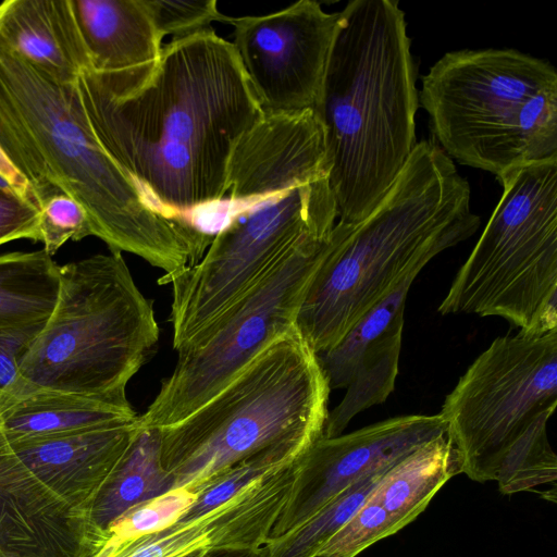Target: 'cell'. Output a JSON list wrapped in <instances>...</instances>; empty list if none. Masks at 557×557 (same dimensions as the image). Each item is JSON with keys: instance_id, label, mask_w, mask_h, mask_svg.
I'll return each instance as SVG.
<instances>
[{"instance_id": "1", "label": "cell", "mask_w": 557, "mask_h": 557, "mask_svg": "<svg viewBox=\"0 0 557 557\" xmlns=\"http://www.w3.org/2000/svg\"><path fill=\"white\" fill-rule=\"evenodd\" d=\"M79 83L104 148L174 213L224 199L234 149L263 114L233 44L211 27L172 39L151 70Z\"/></svg>"}, {"instance_id": "2", "label": "cell", "mask_w": 557, "mask_h": 557, "mask_svg": "<svg viewBox=\"0 0 557 557\" xmlns=\"http://www.w3.org/2000/svg\"><path fill=\"white\" fill-rule=\"evenodd\" d=\"M0 150L40 209L65 194L92 236L173 275L194 265L207 238L184 214L157 205L102 145L78 78L63 82L0 38Z\"/></svg>"}, {"instance_id": "3", "label": "cell", "mask_w": 557, "mask_h": 557, "mask_svg": "<svg viewBox=\"0 0 557 557\" xmlns=\"http://www.w3.org/2000/svg\"><path fill=\"white\" fill-rule=\"evenodd\" d=\"M339 14L314 111L337 218L356 224L379 206L417 145L418 69L398 1L354 0Z\"/></svg>"}, {"instance_id": "4", "label": "cell", "mask_w": 557, "mask_h": 557, "mask_svg": "<svg viewBox=\"0 0 557 557\" xmlns=\"http://www.w3.org/2000/svg\"><path fill=\"white\" fill-rule=\"evenodd\" d=\"M471 189L433 141L417 143L379 206L356 224L337 222L296 327L319 355L334 347L411 272L471 237L481 220Z\"/></svg>"}, {"instance_id": "5", "label": "cell", "mask_w": 557, "mask_h": 557, "mask_svg": "<svg viewBox=\"0 0 557 557\" xmlns=\"http://www.w3.org/2000/svg\"><path fill=\"white\" fill-rule=\"evenodd\" d=\"M419 104L437 146L498 183L557 161V73L515 49L445 53L421 77Z\"/></svg>"}, {"instance_id": "6", "label": "cell", "mask_w": 557, "mask_h": 557, "mask_svg": "<svg viewBox=\"0 0 557 557\" xmlns=\"http://www.w3.org/2000/svg\"><path fill=\"white\" fill-rule=\"evenodd\" d=\"M59 271L54 308L20 357L16 383L5 397L49 389L129 404L126 386L159 341L152 302L121 252L94 255Z\"/></svg>"}, {"instance_id": "7", "label": "cell", "mask_w": 557, "mask_h": 557, "mask_svg": "<svg viewBox=\"0 0 557 557\" xmlns=\"http://www.w3.org/2000/svg\"><path fill=\"white\" fill-rule=\"evenodd\" d=\"M330 387L296 325L182 421L160 428L173 488L196 492L243 459L286 438L323 436Z\"/></svg>"}, {"instance_id": "8", "label": "cell", "mask_w": 557, "mask_h": 557, "mask_svg": "<svg viewBox=\"0 0 557 557\" xmlns=\"http://www.w3.org/2000/svg\"><path fill=\"white\" fill-rule=\"evenodd\" d=\"M499 184L502 197L437 311L499 317L527 332L557 329V161Z\"/></svg>"}, {"instance_id": "9", "label": "cell", "mask_w": 557, "mask_h": 557, "mask_svg": "<svg viewBox=\"0 0 557 557\" xmlns=\"http://www.w3.org/2000/svg\"><path fill=\"white\" fill-rule=\"evenodd\" d=\"M333 244L334 228L329 235L301 238L205 332L177 350L172 373L139 416L140 425L160 429L182 421L290 331Z\"/></svg>"}, {"instance_id": "10", "label": "cell", "mask_w": 557, "mask_h": 557, "mask_svg": "<svg viewBox=\"0 0 557 557\" xmlns=\"http://www.w3.org/2000/svg\"><path fill=\"white\" fill-rule=\"evenodd\" d=\"M557 406V329L495 338L446 396L440 416L461 473L498 482L532 426Z\"/></svg>"}, {"instance_id": "11", "label": "cell", "mask_w": 557, "mask_h": 557, "mask_svg": "<svg viewBox=\"0 0 557 557\" xmlns=\"http://www.w3.org/2000/svg\"><path fill=\"white\" fill-rule=\"evenodd\" d=\"M339 18L313 0L267 15H223L234 26L232 44L263 112L315 109Z\"/></svg>"}, {"instance_id": "12", "label": "cell", "mask_w": 557, "mask_h": 557, "mask_svg": "<svg viewBox=\"0 0 557 557\" xmlns=\"http://www.w3.org/2000/svg\"><path fill=\"white\" fill-rule=\"evenodd\" d=\"M446 429L440 413L406 414L317 440L296 462L289 496L269 540L293 531L339 493L445 435Z\"/></svg>"}, {"instance_id": "13", "label": "cell", "mask_w": 557, "mask_h": 557, "mask_svg": "<svg viewBox=\"0 0 557 557\" xmlns=\"http://www.w3.org/2000/svg\"><path fill=\"white\" fill-rule=\"evenodd\" d=\"M421 271L409 273L331 349L318 355L330 389H345L329 411L323 436L343 434L361 411L386 401L395 388L409 289Z\"/></svg>"}, {"instance_id": "14", "label": "cell", "mask_w": 557, "mask_h": 557, "mask_svg": "<svg viewBox=\"0 0 557 557\" xmlns=\"http://www.w3.org/2000/svg\"><path fill=\"white\" fill-rule=\"evenodd\" d=\"M297 459L226 503L94 557H188L211 549H258L270 537L294 480Z\"/></svg>"}, {"instance_id": "15", "label": "cell", "mask_w": 557, "mask_h": 557, "mask_svg": "<svg viewBox=\"0 0 557 557\" xmlns=\"http://www.w3.org/2000/svg\"><path fill=\"white\" fill-rule=\"evenodd\" d=\"M108 539L0 446L2 557H94Z\"/></svg>"}, {"instance_id": "16", "label": "cell", "mask_w": 557, "mask_h": 557, "mask_svg": "<svg viewBox=\"0 0 557 557\" xmlns=\"http://www.w3.org/2000/svg\"><path fill=\"white\" fill-rule=\"evenodd\" d=\"M461 473L458 453L438 436L392 466L317 557H356L416 519L443 485Z\"/></svg>"}, {"instance_id": "17", "label": "cell", "mask_w": 557, "mask_h": 557, "mask_svg": "<svg viewBox=\"0 0 557 557\" xmlns=\"http://www.w3.org/2000/svg\"><path fill=\"white\" fill-rule=\"evenodd\" d=\"M139 425L138 416L127 422L0 442V446L51 492L73 508L89 513Z\"/></svg>"}, {"instance_id": "18", "label": "cell", "mask_w": 557, "mask_h": 557, "mask_svg": "<svg viewBox=\"0 0 557 557\" xmlns=\"http://www.w3.org/2000/svg\"><path fill=\"white\" fill-rule=\"evenodd\" d=\"M92 72L102 76L151 70L162 39L144 0H71Z\"/></svg>"}, {"instance_id": "19", "label": "cell", "mask_w": 557, "mask_h": 557, "mask_svg": "<svg viewBox=\"0 0 557 557\" xmlns=\"http://www.w3.org/2000/svg\"><path fill=\"white\" fill-rule=\"evenodd\" d=\"M0 38L63 82L92 72L71 0L3 1Z\"/></svg>"}, {"instance_id": "20", "label": "cell", "mask_w": 557, "mask_h": 557, "mask_svg": "<svg viewBox=\"0 0 557 557\" xmlns=\"http://www.w3.org/2000/svg\"><path fill=\"white\" fill-rule=\"evenodd\" d=\"M137 417L131 404L58 391H27L0 400V442L127 422Z\"/></svg>"}, {"instance_id": "21", "label": "cell", "mask_w": 557, "mask_h": 557, "mask_svg": "<svg viewBox=\"0 0 557 557\" xmlns=\"http://www.w3.org/2000/svg\"><path fill=\"white\" fill-rule=\"evenodd\" d=\"M173 479L160 457V432L139 429L129 447L98 493L90 518L102 531L134 507L173 490Z\"/></svg>"}, {"instance_id": "22", "label": "cell", "mask_w": 557, "mask_h": 557, "mask_svg": "<svg viewBox=\"0 0 557 557\" xmlns=\"http://www.w3.org/2000/svg\"><path fill=\"white\" fill-rule=\"evenodd\" d=\"M60 265L44 249L0 255V330L45 322L60 288Z\"/></svg>"}, {"instance_id": "23", "label": "cell", "mask_w": 557, "mask_h": 557, "mask_svg": "<svg viewBox=\"0 0 557 557\" xmlns=\"http://www.w3.org/2000/svg\"><path fill=\"white\" fill-rule=\"evenodd\" d=\"M317 440L307 436L280 441L222 471L196 491V499L180 519L199 517L282 467L298 459Z\"/></svg>"}, {"instance_id": "24", "label": "cell", "mask_w": 557, "mask_h": 557, "mask_svg": "<svg viewBox=\"0 0 557 557\" xmlns=\"http://www.w3.org/2000/svg\"><path fill=\"white\" fill-rule=\"evenodd\" d=\"M388 469L361 479L293 531L268 540L260 548L259 557H317L330 539L351 518Z\"/></svg>"}, {"instance_id": "25", "label": "cell", "mask_w": 557, "mask_h": 557, "mask_svg": "<svg viewBox=\"0 0 557 557\" xmlns=\"http://www.w3.org/2000/svg\"><path fill=\"white\" fill-rule=\"evenodd\" d=\"M195 499L196 492L180 487L134 507L108 528L101 548H114L171 525Z\"/></svg>"}, {"instance_id": "26", "label": "cell", "mask_w": 557, "mask_h": 557, "mask_svg": "<svg viewBox=\"0 0 557 557\" xmlns=\"http://www.w3.org/2000/svg\"><path fill=\"white\" fill-rule=\"evenodd\" d=\"M39 234L44 250L51 257L67 240L92 236L85 209L65 194L48 198L39 209Z\"/></svg>"}, {"instance_id": "27", "label": "cell", "mask_w": 557, "mask_h": 557, "mask_svg": "<svg viewBox=\"0 0 557 557\" xmlns=\"http://www.w3.org/2000/svg\"><path fill=\"white\" fill-rule=\"evenodd\" d=\"M144 1L162 40L168 35H172L173 39L188 37L210 28V24L214 21L222 22L223 17L216 8L215 0Z\"/></svg>"}, {"instance_id": "28", "label": "cell", "mask_w": 557, "mask_h": 557, "mask_svg": "<svg viewBox=\"0 0 557 557\" xmlns=\"http://www.w3.org/2000/svg\"><path fill=\"white\" fill-rule=\"evenodd\" d=\"M39 215L35 205L0 189V245L21 238L40 242Z\"/></svg>"}, {"instance_id": "29", "label": "cell", "mask_w": 557, "mask_h": 557, "mask_svg": "<svg viewBox=\"0 0 557 557\" xmlns=\"http://www.w3.org/2000/svg\"><path fill=\"white\" fill-rule=\"evenodd\" d=\"M45 322L21 329L0 330V400L13 389L17 380L18 359Z\"/></svg>"}, {"instance_id": "30", "label": "cell", "mask_w": 557, "mask_h": 557, "mask_svg": "<svg viewBox=\"0 0 557 557\" xmlns=\"http://www.w3.org/2000/svg\"><path fill=\"white\" fill-rule=\"evenodd\" d=\"M0 176L3 177L12 187L15 194L24 200L35 205L33 193L27 182L15 171V169L8 161L3 152L0 150ZM38 208V207H37Z\"/></svg>"}, {"instance_id": "31", "label": "cell", "mask_w": 557, "mask_h": 557, "mask_svg": "<svg viewBox=\"0 0 557 557\" xmlns=\"http://www.w3.org/2000/svg\"><path fill=\"white\" fill-rule=\"evenodd\" d=\"M261 548V547H260ZM258 549H211L202 553L199 557H259Z\"/></svg>"}, {"instance_id": "32", "label": "cell", "mask_w": 557, "mask_h": 557, "mask_svg": "<svg viewBox=\"0 0 557 557\" xmlns=\"http://www.w3.org/2000/svg\"><path fill=\"white\" fill-rule=\"evenodd\" d=\"M206 550H202V552H198V553H195L188 557H199L202 553H205Z\"/></svg>"}]
</instances>
